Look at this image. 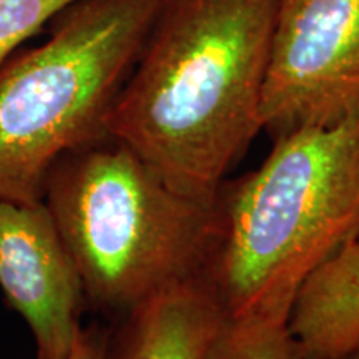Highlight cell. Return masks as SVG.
<instances>
[{
	"label": "cell",
	"mask_w": 359,
	"mask_h": 359,
	"mask_svg": "<svg viewBox=\"0 0 359 359\" xmlns=\"http://www.w3.org/2000/svg\"><path fill=\"white\" fill-rule=\"evenodd\" d=\"M286 327L303 359H344L359 346V236L303 278Z\"/></svg>",
	"instance_id": "cell-7"
},
{
	"label": "cell",
	"mask_w": 359,
	"mask_h": 359,
	"mask_svg": "<svg viewBox=\"0 0 359 359\" xmlns=\"http://www.w3.org/2000/svg\"><path fill=\"white\" fill-rule=\"evenodd\" d=\"M359 109V0H276L262 125L273 140Z\"/></svg>",
	"instance_id": "cell-5"
},
{
	"label": "cell",
	"mask_w": 359,
	"mask_h": 359,
	"mask_svg": "<svg viewBox=\"0 0 359 359\" xmlns=\"http://www.w3.org/2000/svg\"><path fill=\"white\" fill-rule=\"evenodd\" d=\"M276 0H165L107 118L175 191L215 205L262 132Z\"/></svg>",
	"instance_id": "cell-1"
},
{
	"label": "cell",
	"mask_w": 359,
	"mask_h": 359,
	"mask_svg": "<svg viewBox=\"0 0 359 359\" xmlns=\"http://www.w3.org/2000/svg\"><path fill=\"white\" fill-rule=\"evenodd\" d=\"M223 318L201 283L180 286L115 320L103 359H201Z\"/></svg>",
	"instance_id": "cell-8"
},
{
	"label": "cell",
	"mask_w": 359,
	"mask_h": 359,
	"mask_svg": "<svg viewBox=\"0 0 359 359\" xmlns=\"http://www.w3.org/2000/svg\"><path fill=\"white\" fill-rule=\"evenodd\" d=\"M77 0H0V69L25 40Z\"/></svg>",
	"instance_id": "cell-10"
},
{
	"label": "cell",
	"mask_w": 359,
	"mask_h": 359,
	"mask_svg": "<svg viewBox=\"0 0 359 359\" xmlns=\"http://www.w3.org/2000/svg\"><path fill=\"white\" fill-rule=\"evenodd\" d=\"M0 288L29 326L35 358L70 359L85 296L43 201L0 200Z\"/></svg>",
	"instance_id": "cell-6"
},
{
	"label": "cell",
	"mask_w": 359,
	"mask_h": 359,
	"mask_svg": "<svg viewBox=\"0 0 359 359\" xmlns=\"http://www.w3.org/2000/svg\"><path fill=\"white\" fill-rule=\"evenodd\" d=\"M253 172L224 182L201 285L224 316L286 318L311 269L359 236V109L276 138Z\"/></svg>",
	"instance_id": "cell-2"
},
{
	"label": "cell",
	"mask_w": 359,
	"mask_h": 359,
	"mask_svg": "<svg viewBox=\"0 0 359 359\" xmlns=\"http://www.w3.org/2000/svg\"><path fill=\"white\" fill-rule=\"evenodd\" d=\"M201 359H303L286 318L224 316Z\"/></svg>",
	"instance_id": "cell-9"
},
{
	"label": "cell",
	"mask_w": 359,
	"mask_h": 359,
	"mask_svg": "<svg viewBox=\"0 0 359 359\" xmlns=\"http://www.w3.org/2000/svg\"><path fill=\"white\" fill-rule=\"evenodd\" d=\"M42 201L77 268L85 304L103 316L115 321L201 283L215 205L175 191L122 142L105 137L60 156Z\"/></svg>",
	"instance_id": "cell-3"
},
{
	"label": "cell",
	"mask_w": 359,
	"mask_h": 359,
	"mask_svg": "<svg viewBox=\"0 0 359 359\" xmlns=\"http://www.w3.org/2000/svg\"><path fill=\"white\" fill-rule=\"evenodd\" d=\"M344 359H359V346H358L356 349H354V351H351V353H349V354H348V356H346V358H344Z\"/></svg>",
	"instance_id": "cell-12"
},
{
	"label": "cell",
	"mask_w": 359,
	"mask_h": 359,
	"mask_svg": "<svg viewBox=\"0 0 359 359\" xmlns=\"http://www.w3.org/2000/svg\"><path fill=\"white\" fill-rule=\"evenodd\" d=\"M165 0H77L0 69V200L42 201L53 163L109 137L107 118Z\"/></svg>",
	"instance_id": "cell-4"
},
{
	"label": "cell",
	"mask_w": 359,
	"mask_h": 359,
	"mask_svg": "<svg viewBox=\"0 0 359 359\" xmlns=\"http://www.w3.org/2000/svg\"><path fill=\"white\" fill-rule=\"evenodd\" d=\"M105 339L107 327L97 325L82 327L70 359H103Z\"/></svg>",
	"instance_id": "cell-11"
}]
</instances>
